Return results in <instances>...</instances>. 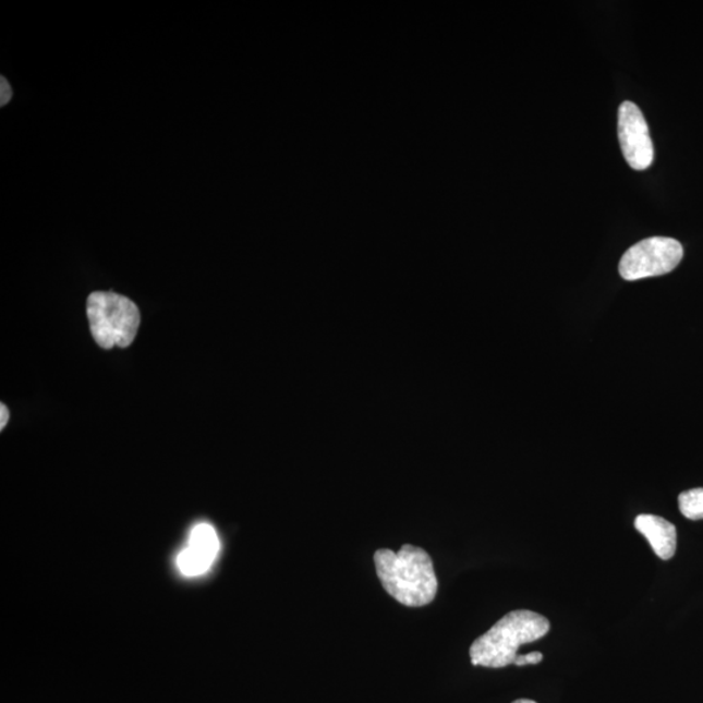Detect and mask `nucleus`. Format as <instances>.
<instances>
[{
	"label": "nucleus",
	"instance_id": "f257e3e1",
	"mask_svg": "<svg viewBox=\"0 0 703 703\" xmlns=\"http://www.w3.org/2000/svg\"><path fill=\"white\" fill-rule=\"evenodd\" d=\"M374 565L385 591L407 607H424L437 597L438 579L424 548L404 545L398 553L380 548Z\"/></svg>",
	"mask_w": 703,
	"mask_h": 703
},
{
	"label": "nucleus",
	"instance_id": "f03ea898",
	"mask_svg": "<svg viewBox=\"0 0 703 703\" xmlns=\"http://www.w3.org/2000/svg\"><path fill=\"white\" fill-rule=\"evenodd\" d=\"M550 631V621L545 616L528 609L507 614L473 642V666L504 668L514 665L522 645L538 641Z\"/></svg>",
	"mask_w": 703,
	"mask_h": 703
},
{
	"label": "nucleus",
	"instance_id": "7ed1b4c3",
	"mask_svg": "<svg viewBox=\"0 0 703 703\" xmlns=\"http://www.w3.org/2000/svg\"><path fill=\"white\" fill-rule=\"evenodd\" d=\"M94 340L104 350L126 348L135 340L141 316L129 298L116 292H93L86 303Z\"/></svg>",
	"mask_w": 703,
	"mask_h": 703
},
{
	"label": "nucleus",
	"instance_id": "20e7f679",
	"mask_svg": "<svg viewBox=\"0 0 703 703\" xmlns=\"http://www.w3.org/2000/svg\"><path fill=\"white\" fill-rule=\"evenodd\" d=\"M684 250L678 240L655 237L629 247L621 257L619 272L626 280L665 276L681 263Z\"/></svg>",
	"mask_w": 703,
	"mask_h": 703
},
{
	"label": "nucleus",
	"instance_id": "39448f33",
	"mask_svg": "<svg viewBox=\"0 0 703 703\" xmlns=\"http://www.w3.org/2000/svg\"><path fill=\"white\" fill-rule=\"evenodd\" d=\"M618 136L622 156L635 171H644L654 160L649 126L638 105L622 102L618 112Z\"/></svg>",
	"mask_w": 703,
	"mask_h": 703
},
{
	"label": "nucleus",
	"instance_id": "423d86ee",
	"mask_svg": "<svg viewBox=\"0 0 703 703\" xmlns=\"http://www.w3.org/2000/svg\"><path fill=\"white\" fill-rule=\"evenodd\" d=\"M219 548L216 529L206 522H201L192 529L187 546L178 555L179 571L186 578H197L206 573L216 561Z\"/></svg>",
	"mask_w": 703,
	"mask_h": 703
},
{
	"label": "nucleus",
	"instance_id": "0eeeda50",
	"mask_svg": "<svg viewBox=\"0 0 703 703\" xmlns=\"http://www.w3.org/2000/svg\"><path fill=\"white\" fill-rule=\"evenodd\" d=\"M634 526L649 541L656 557L663 560L674 557L678 546V532L671 522L655 514H640L634 520Z\"/></svg>",
	"mask_w": 703,
	"mask_h": 703
},
{
	"label": "nucleus",
	"instance_id": "6e6552de",
	"mask_svg": "<svg viewBox=\"0 0 703 703\" xmlns=\"http://www.w3.org/2000/svg\"><path fill=\"white\" fill-rule=\"evenodd\" d=\"M679 507L682 516L689 520L703 519V487L692 488L680 494Z\"/></svg>",
	"mask_w": 703,
	"mask_h": 703
},
{
	"label": "nucleus",
	"instance_id": "1a4fd4ad",
	"mask_svg": "<svg viewBox=\"0 0 703 703\" xmlns=\"http://www.w3.org/2000/svg\"><path fill=\"white\" fill-rule=\"evenodd\" d=\"M542 660H544V655H542V653L519 654L518 659H516L514 662V665L519 667L537 665V663Z\"/></svg>",
	"mask_w": 703,
	"mask_h": 703
},
{
	"label": "nucleus",
	"instance_id": "9d476101",
	"mask_svg": "<svg viewBox=\"0 0 703 703\" xmlns=\"http://www.w3.org/2000/svg\"><path fill=\"white\" fill-rule=\"evenodd\" d=\"M0 106H5L7 104L10 102L12 98V88L9 83V80H7L4 76H2V80H0Z\"/></svg>",
	"mask_w": 703,
	"mask_h": 703
},
{
	"label": "nucleus",
	"instance_id": "9b49d317",
	"mask_svg": "<svg viewBox=\"0 0 703 703\" xmlns=\"http://www.w3.org/2000/svg\"><path fill=\"white\" fill-rule=\"evenodd\" d=\"M0 416H2V420H0V428H2L3 431L7 422H9L10 419L9 410H7V407L4 404L0 405Z\"/></svg>",
	"mask_w": 703,
	"mask_h": 703
},
{
	"label": "nucleus",
	"instance_id": "f8f14e48",
	"mask_svg": "<svg viewBox=\"0 0 703 703\" xmlns=\"http://www.w3.org/2000/svg\"><path fill=\"white\" fill-rule=\"evenodd\" d=\"M513 703H537V702L522 699V700L514 701Z\"/></svg>",
	"mask_w": 703,
	"mask_h": 703
}]
</instances>
